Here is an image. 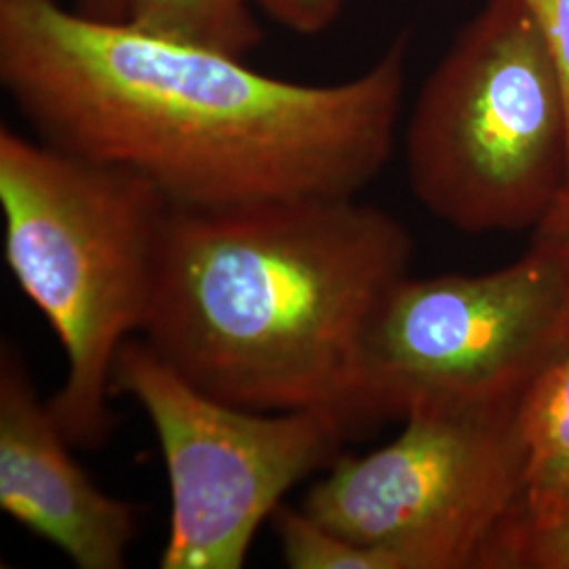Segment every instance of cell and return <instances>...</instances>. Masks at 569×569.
Masks as SVG:
<instances>
[{
	"instance_id": "obj_12",
	"label": "cell",
	"mask_w": 569,
	"mask_h": 569,
	"mask_svg": "<svg viewBox=\"0 0 569 569\" xmlns=\"http://www.w3.org/2000/svg\"><path fill=\"white\" fill-rule=\"evenodd\" d=\"M479 569H569V510L547 526H528L512 515L489 542Z\"/></svg>"
},
{
	"instance_id": "obj_8",
	"label": "cell",
	"mask_w": 569,
	"mask_h": 569,
	"mask_svg": "<svg viewBox=\"0 0 569 569\" xmlns=\"http://www.w3.org/2000/svg\"><path fill=\"white\" fill-rule=\"evenodd\" d=\"M20 350L0 345V509L79 569H122L138 536L136 507L72 458Z\"/></svg>"
},
{
	"instance_id": "obj_7",
	"label": "cell",
	"mask_w": 569,
	"mask_h": 569,
	"mask_svg": "<svg viewBox=\"0 0 569 569\" xmlns=\"http://www.w3.org/2000/svg\"><path fill=\"white\" fill-rule=\"evenodd\" d=\"M366 456H338L302 509L399 569H479L523 505L517 407L418 406Z\"/></svg>"
},
{
	"instance_id": "obj_13",
	"label": "cell",
	"mask_w": 569,
	"mask_h": 569,
	"mask_svg": "<svg viewBox=\"0 0 569 569\" xmlns=\"http://www.w3.org/2000/svg\"><path fill=\"white\" fill-rule=\"evenodd\" d=\"M256 4L287 30L315 37L340 18L345 0H256Z\"/></svg>"
},
{
	"instance_id": "obj_3",
	"label": "cell",
	"mask_w": 569,
	"mask_h": 569,
	"mask_svg": "<svg viewBox=\"0 0 569 569\" xmlns=\"http://www.w3.org/2000/svg\"><path fill=\"white\" fill-rule=\"evenodd\" d=\"M4 260L66 355L49 407L68 443H108L112 373L154 305L173 204L142 176L0 129Z\"/></svg>"
},
{
	"instance_id": "obj_2",
	"label": "cell",
	"mask_w": 569,
	"mask_h": 569,
	"mask_svg": "<svg viewBox=\"0 0 569 569\" xmlns=\"http://www.w3.org/2000/svg\"><path fill=\"white\" fill-rule=\"evenodd\" d=\"M413 249L401 220L359 197L173 207L142 338L220 401L331 411L355 432L367 327Z\"/></svg>"
},
{
	"instance_id": "obj_11",
	"label": "cell",
	"mask_w": 569,
	"mask_h": 569,
	"mask_svg": "<svg viewBox=\"0 0 569 569\" xmlns=\"http://www.w3.org/2000/svg\"><path fill=\"white\" fill-rule=\"evenodd\" d=\"M284 566L291 569H399L385 552L315 521L302 507L281 505L270 517Z\"/></svg>"
},
{
	"instance_id": "obj_15",
	"label": "cell",
	"mask_w": 569,
	"mask_h": 569,
	"mask_svg": "<svg viewBox=\"0 0 569 569\" xmlns=\"http://www.w3.org/2000/svg\"><path fill=\"white\" fill-rule=\"evenodd\" d=\"M531 243L545 244L569 260V183L545 222L531 232Z\"/></svg>"
},
{
	"instance_id": "obj_9",
	"label": "cell",
	"mask_w": 569,
	"mask_h": 569,
	"mask_svg": "<svg viewBox=\"0 0 569 569\" xmlns=\"http://www.w3.org/2000/svg\"><path fill=\"white\" fill-rule=\"evenodd\" d=\"M526 453L517 519L547 526L569 510V348L529 387L517 407Z\"/></svg>"
},
{
	"instance_id": "obj_5",
	"label": "cell",
	"mask_w": 569,
	"mask_h": 569,
	"mask_svg": "<svg viewBox=\"0 0 569 569\" xmlns=\"http://www.w3.org/2000/svg\"><path fill=\"white\" fill-rule=\"evenodd\" d=\"M568 348L569 260L550 247L475 274H407L361 345V427L432 403L519 407Z\"/></svg>"
},
{
	"instance_id": "obj_14",
	"label": "cell",
	"mask_w": 569,
	"mask_h": 569,
	"mask_svg": "<svg viewBox=\"0 0 569 569\" xmlns=\"http://www.w3.org/2000/svg\"><path fill=\"white\" fill-rule=\"evenodd\" d=\"M540 28L563 82L569 121V0H521Z\"/></svg>"
},
{
	"instance_id": "obj_10",
	"label": "cell",
	"mask_w": 569,
	"mask_h": 569,
	"mask_svg": "<svg viewBox=\"0 0 569 569\" xmlns=\"http://www.w3.org/2000/svg\"><path fill=\"white\" fill-rule=\"evenodd\" d=\"M256 0H131L127 21L146 32L244 60L262 42Z\"/></svg>"
},
{
	"instance_id": "obj_6",
	"label": "cell",
	"mask_w": 569,
	"mask_h": 569,
	"mask_svg": "<svg viewBox=\"0 0 569 569\" xmlns=\"http://www.w3.org/2000/svg\"><path fill=\"white\" fill-rule=\"evenodd\" d=\"M112 392L142 407L163 453L171 512L161 569H241L284 493L350 435L331 411H258L190 385L142 336L122 346Z\"/></svg>"
},
{
	"instance_id": "obj_1",
	"label": "cell",
	"mask_w": 569,
	"mask_h": 569,
	"mask_svg": "<svg viewBox=\"0 0 569 569\" xmlns=\"http://www.w3.org/2000/svg\"><path fill=\"white\" fill-rule=\"evenodd\" d=\"M407 49L399 37L359 77L308 84L60 0H0V84L37 138L183 209L359 197L395 150Z\"/></svg>"
},
{
	"instance_id": "obj_4",
	"label": "cell",
	"mask_w": 569,
	"mask_h": 569,
	"mask_svg": "<svg viewBox=\"0 0 569 569\" xmlns=\"http://www.w3.org/2000/svg\"><path fill=\"white\" fill-rule=\"evenodd\" d=\"M411 194L465 234L533 232L569 183L568 103L521 0H486L422 82L406 127Z\"/></svg>"
},
{
	"instance_id": "obj_16",
	"label": "cell",
	"mask_w": 569,
	"mask_h": 569,
	"mask_svg": "<svg viewBox=\"0 0 569 569\" xmlns=\"http://www.w3.org/2000/svg\"><path fill=\"white\" fill-rule=\"evenodd\" d=\"M131 0H74V9L91 20L127 21Z\"/></svg>"
}]
</instances>
